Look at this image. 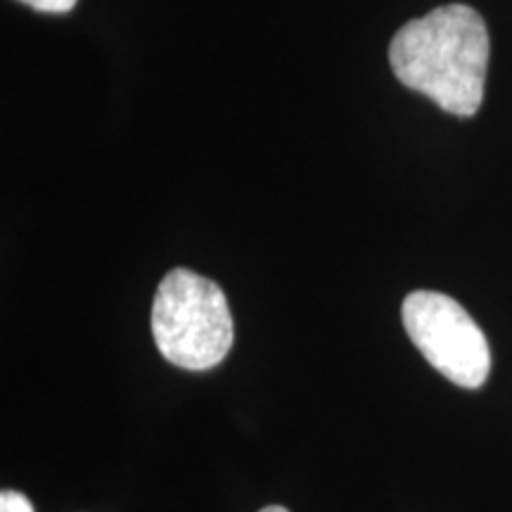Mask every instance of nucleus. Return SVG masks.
I'll return each instance as SVG.
<instances>
[{
	"label": "nucleus",
	"instance_id": "obj_1",
	"mask_svg": "<svg viewBox=\"0 0 512 512\" xmlns=\"http://www.w3.org/2000/svg\"><path fill=\"white\" fill-rule=\"evenodd\" d=\"M389 64L403 86L427 95L444 112L475 117L484 100L489 31L470 5H441L396 31Z\"/></svg>",
	"mask_w": 512,
	"mask_h": 512
},
{
	"label": "nucleus",
	"instance_id": "obj_2",
	"mask_svg": "<svg viewBox=\"0 0 512 512\" xmlns=\"http://www.w3.org/2000/svg\"><path fill=\"white\" fill-rule=\"evenodd\" d=\"M152 337L159 354L178 368L219 366L235 337L226 294L214 280L188 268H174L157 287Z\"/></svg>",
	"mask_w": 512,
	"mask_h": 512
},
{
	"label": "nucleus",
	"instance_id": "obj_3",
	"mask_svg": "<svg viewBox=\"0 0 512 512\" xmlns=\"http://www.w3.org/2000/svg\"><path fill=\"white\" fill-rule=\"evenodd\" d=\"M403 328L434 370L465 389H479L491 373L484 332L448 294L418 290L403 299Z\"/></svg>",
	"mask_w": 512,
	"mask_h": 512
},
{
	"label": "nucleus",
	"instance_id": "obj_4",
	"mask_svg": "<svg viewBox=\"0 0 512 512\" xmlns=\"http://www.w3.org/2000/svg\"><path fill=\"white\" fill-rule=\"evenodd\" d=\"M0 512H34V505L19 491H3L0 494Z\"/></svg>",
	"mask_w": 512,
	"mask_h": 512
},
{
	"label": "nucleus",
	"instance_id": "obj_5",
	"mask_svg": "<svg viewBox=\"0 0 512 512\" xmlns=\"http://www.w3.org/2000/svg\"><path fill=\"white\" fill-rule=\"evenodd\" d=\"M22 3L38 12H48V15H64V12L74 10L76 0H22Z\"/></svg>",
	"mask_w": 512,
	"mask_h": 512
},
{
	"label": "nucleus",
	"instance_id": "obj_6",
	"mask_svg": "<svg viewBox=\"0 0 512 512\" xmlns=\"http://www.w3.org/2000/svg\"><path fill=\"white\" fill-rule=\"evenodd\" d=\"M261 512H290V510L283 508V505H268V508H264Z\"/></svg>",
	"mask_w": 512,
	"mask_h": 512
}]
</instances>
